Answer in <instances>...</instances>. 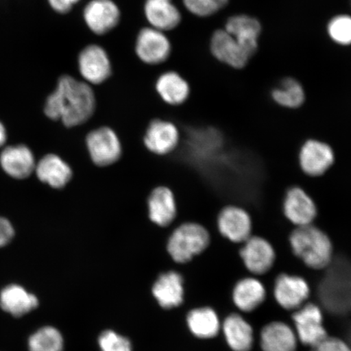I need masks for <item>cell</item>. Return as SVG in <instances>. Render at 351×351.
Returning a JSON list of instances; mask_svg holds the SVG:
<instances>
[{"label":"cell","instance_id":"16","mask_svg":"<svg viewBox=\"0 0 351 351\" xmlns=\"http://www.w3.org/2000/svg\"><path fill=\"white\" fill-rule=\"evenodd\" d=\"M148 217L155 225L165 228L172 225L177 217V203L168 187L154 189L147 199Z\"/></svg>","mask_w":351,"mask_h":351},{"label":"cell","instance_id":"6","mask_svg":"<svg viewBox=\"0 0 351 351\" xmlns=\"http://www.w3.org/2000/svg\"><path fill=\"white\" fill-rule=\"evenodd\" d=\"M292 320L295 326L293 330L302 345L313 348L328 336L324 326L322 311L313 302L305 304L295 311Z\"/></svg>","mask_w":351,"mask_h":351},{"label":"cell","instance_id":"32","mask_svg":"<svg viewBox=\"0 0 351 351\" xmlns=\"http://www.w3.org/2000/svg\"><path fill=\"white\" fill-rule=\"evenodd\" d=\"M99 344L101 351H132L130 341L112 330L102 332Z\"/></svg>","mask_w":351,"mask_h":351},{"label":"cell","instance_id":"23","mask_svg":"<svg viewBox=\"0 0 351 351\" xmlns=\"http://www.w3.org/2000/svg\"><path fill=\"white\" fill-rule=\"evenodd\" d=\"M223 336L232 351H252L254 342L251 324L239 314H231L222 324Z\"/></svg>","mask_w":351,"mask_h":351},{"label":"cell","instance_id":"30","mask_svg":"<svg viewBox=\"0 0 351 351\" xmlns=\"http://www.w3.org/2000/svg\"><path fill=\"white\" fill-rule=\"evenodd\" d=\"M328 34L332 41L342 46L351 44V16L339 15L329 21Z\"/></svg>","mask_w":351,"mask_h":351},{"label":"cell","instance_id":"20","mask_svg":"<svg viewBox=\"0 0 351 351\" xmlns=\"http://www.w3.org/2000/svg\"><path fill=\"white\" fill-rule=\"evenodd\" d=\"M266 296L265 285L254 276L239 280L232 293L237 308L245 313H251L258 308L265 301Z\"/></svg>","mask_w":351,"mask_h":351},{"label":"cell","instance_id":"26","mask_svg":"<svg viewBox=\"0 0 351 351\" xmlns=\"http://www.w3.org/2000/svg\"><path fill=\"white\" fill-rule=\"evenodd\" d=\"M38 306V298L21 285H8L0 293V306L13 317H23Z\"/></svg>","mask_w":351,"mask_h":351},{"label":"cell","instance_id":"5","mask_svg":"<svg viewBox=\"0 0 351 351\" xmlns=\"http://www.w3.org/2000/svg\"><path fill=\"white\" fill-rule=\"evenodd\" d=\"M298 160L302 173L310 178H319L335 165L336 155L331 145L322 140L309 138L302 144Z\"/></svg>","mask_w":351,"mask_h":351},{"label":"cell","instance_id":"11","mask_svg":"<svg viewBox=\"0 0 351 351\" xmlns=\"http://www.w3.org/2000/svg\"><path fill=\"white\" fill-rule=\"evenodd\" d=\"M310 293L308 283L300 276L282 274L275 280V300L285 310L295 311L300 308L308 300Z\"/></svg>","mask_w":351,"mask_h":351},{"label":"cell","instance_id":"25","mask_svg":"<svg viewBox=\"0 0 351 351\" xmlns=\"http://www.w3.org/2000/svg\"><path fill=\"white\" fill-rule=\"evenodd\" d=\"M155 89L164 103L174 107L186 103L191 91L188 82L176 72L162 74L156 82Z\"/></svg>","mask_w":351,"mask_h":351},{"label":"cell","instance_id":"27","mask_svg":"<svg viewBox=\"0 0 351 351\" xmlns=\"http://www.w3.org/2000/svg\"><path fill=\"white\" fill-rule=\"evenodd\" d=\"M187 323L193 335L201 339H213L221 330L218 315L210 307H201L190 311Z\"/></svg>","mask_w":351,"mask_h":351},{"label":"cell","instance_id":"18","mask_svg":"<svg viewBox=\"0 0 351 351\" xmlns=\"http://www.w3.org/2000/svg\"><path fill=\"white\" fill-rule=\"evenodd\" d=\"M210 51L216 58L234 69H243L250 57L239 43L226 29L215 32L210 40Z\"/></svg>","mask_w":351,"mask_h":351},{"label":"cell","instance_id":"29","mask_svg":"<svg viewBox=\"0 0 351 351\" xmlns=\"http://www.w3.org/2000/svg\"><path fill=\"white\" fill-rule=\"evenodd\" d=\"M28 348L29 351H63V336L54 327H43L30 336Z\"/></svg>","mask_w":351,"mask_h":351},{"label":"cell","instance_id":"33","mask_svg":"<svg viewBox=\"0 0 351 351\" xmlns=\"http://www.w3.org/2000/svg\"><path fill=\"white\" fill-rule=\"evenodd\" d=\"M311 351H351L350 346L339 337L328 336Z\"/></svg>","mask_w":351,"mask_h":351},{"label":"cell","instance_id":"22","mask_svg":"<svg viewBox=\"0 0 351 351\" xmlns=\"http://www.w3.org/2000/svg\"><path fill=\"white\" fill-rule=\"evenodd\" d=\"M152 293L163 308L171 309L181 305L184 295L182 276L176 271L161 274L153 285Z\"/></svg>","mask_w":351,"mask_h":351},{"label":"cell","instance_id":"14","mask_svg":"<svg viewBox=\"0 0 351 351\" xmlns=\"http://www.w3.org/2000/svg\"><path fill=\"white\" fill-rule=\"evenodd\" d=\"M83 17L92 32L102 35L119 23L121 12L112 0H92L84 8Z\"/></svg>","mask_w":351,"mask_h":351},{"label":"cell","instance_id":"21","mask_svg":"<svg viewBox=\"0 0 351 351\" xmlns=\"http://www.w3.org/2000/svg\"><path fill=\"white\" fill-rule=\"evenodd\" d=\"M0 165L10 177L23 179L34 172L36 162L32 152L27 147L19 145L4 149L0 156Z\"/></svg>","mask_w":351,"mask_h":351},{"label":"cell","instance_id":"7","mask_svg":"<svg viewBox=\"0 0 351 351\" xmlns=\"http://www.w3.org/2000/svg\"><path fill=\"white\" fill-rule=\"evenodd\" d=\"M282 213L293 226L313 225L318 217V206L308 192L300 186L287 189L282 201Z\"/></svg>","mask_w":351,"mask_h":351},{"label":"cell","instance_id":"31","mask_svg":"<svg viewBox=\"0 0 351 351\" xmlns=\"http://www.w3.org/2000/svg\"><path fill=\"white\" fill-rule=\"evenodd\" d=\"M183 3L192 14L205 17L221 10L229 3V0H183Z\"/></svg>","mask_w":351,"mask_h":351},{"label":"cell","instance_id":"35","mask_svg":"<svg viewBox=\"0 0 351 351\" xmlns=\"http://www.w3.org/2000/svg\"><path fill=\"white\" fill-rule=\"evenodd\" d=\"M14 236V230L7 219L0 217V247L10 243Z\"/></svg>","mask_w":351,"mask_h":351},{"label":"cell","instance_id":"28","mask_svg":"<svg viewBox=\"0 0 351 351\" xmlns=\"http://www.w3.org/2000/svg\"><path fill=\"white\" fill-rule=\"evenodd\" d=\"M271 98L279 106L297 109L304 105L306 94L304 87L295 78L288 77L271 91Z\"/></svg>","mask_w":351,"mask_h":351},{"label":"cell","instance_id":"24","mask_svg":"<svg viewBox=\"0 0 351 351\" xmlns=\"http://www.w3.org/2000/svg\"><path fill=\"white\" fill-rule=\"evenodd\" d=\"M144 12L152 27L163 32L175 29L182 20L172 0H147Z\"/></svg>","mask_w":351,"mask_h":351},{"label":"cell","instance_id":"10","mask_svg":"<svg viewBox=\"0 0 351 351\" xmlns=\"http://www.w3.org/2000/svg\"><path fill=\"white\" fill-rule=\"evenodd\" d=\"M78 69L84 82L100 86L112 74V65L106 51L99 45H89L78 56Z\"/></svg>","mask_w":351,"mask_h":351},{"label":"cell","instance_id":"37","mask_svg":"<svg viewBox=\"0 0 351 351\" xmlns=\"http://www.w3.org/2000/svg\"><path fill=\"white\" fill-rule=\"evenodd\" d=\"M203 121H204V120H203ZM207 122H210V121H207ZM210 123H215V122H210Z\"/></svg>","mask_w":351,"mask_h":351},{"label":"cell","instance_id":"13","mask_svg":"<svg viewBox=\"0 0 351 351\" xmlns=\"http://www.w3.org/2000/svg\"><path fill=\"white\" fill-rule=\"evenodd\" d=\"M171 53V44L163 32L155 28H144L136 41V54L143 62L159 64L165 62Z\"/></svg>","mask_w":351,"mask_h":351},{"label":"cell","instance_id":"12","mask_svg":"<svg viewBox=\"0 0 351 351\" xmlns=\"http://www.w3.org/2000/svg\"><path fill=\"white\" fill-rule=\"evenodd\" d=\"M180 134L173 122L154 119L147 126L143 143L147 150L156 156L169 155L178 147Z\"/></svg>","mask_w":351,"mask_h":351},{"label":"cell","instance_id":"8","mask_svg":"<svg viewBox=\"0 0 351 351\" xmlns=\"http://www.w3.org/2000/svg\"><path fill=\"white\" fill-rule=\"evenodd\" d=\"M86 145L93 163L98 167L112 165L120 160L122 147L115 131L103 126L87 134Z\"/></svg>","mask_w":351,"mask_h":351},{"label":"cell","instance_id":"3","mask_svg":"<svg viewBox=\"0 0 351 351\" xmlns=\"http://www.w3.org/2000/svg\"><path fill=\"white\" fill-rule=\"evenodd\" d=\"M209 231L199 223L186 222L180 225L167 241V252L178 265H186L207 251L210 244Z\"/></svg>","mask_w":351,"mask_h":351},{"label":"cell","instance_id":"1","mask_svg":"<svg viewBox=\"0 0 351 351\" xmlns=\"http://www.w3.org/2000/svg\"><path fill=\"white\" fill-rule=\"evenodd\" d=\"M95 108L93 86L70 74H63L57 80L55 89L47 96L43 113L47 119L73 128L89 121Z\"/></svg>","mask_w":351,"mask_h":351},{"label":"cell","instance_id":"15","mask_svg":"<svg viewBox=\"0 0 351 351\" xmlns=\"http://www.w3.org/2000/svg\"><path fill=\"white\" fill-rule=\"evenodd\" d=\"M34 171L39 181L53 190H62L73 178L71 167L53 153L43 156Z\"/></svg>","mask_w":351,"mask_h":351},{"label":"cell","instance_id":"2","mask_svg":"<svg viewBox=\"0 0 351 351\" xmlns=\"http://www.w3.org/2000/svg\"><path fill=\"white\" fill-rule=\"evenodd\" d=\"M289 243L293 254L311 269H326L332 261L331 239L313 223L295 228L289 236Z\"/></svg>","mask_w":351,"mask_h":351},{"label":"cell","instance_id":"34","mask_svg":"<svg viewBox=\"0 0 351 351\" xmlns=\"http://www.w3.org/2000/svg\"><path fill=\"white\" fill-rule=\"evenodd\" d=\"M51 10L59 15H67L80 0H47Z\"/></svg>","mask_w":351,"mask_h":351},{"label":"cell","instance_id":"9","mask_svg":"<svg viewBox=\"0 0 351 351\" xmlns=\"http://www.w3.org/2000/svg\"><path fill=\"white\" fill-rule=\"evenodd\" d=\"M239 256L245 269L254 276L265 275L273 269L276 253L269 240L261 236L252 235L241 244Z\"/></svg>","mask_w":351,"mask_h":351},{"label":"cell","instance_id":"19","mask_svg":"<svg viewBox=\"0 0 351 351\" xmlns=\"http://www.w3.org/2000/svg\"><path fill=\"white\" fill-rule=\"evenodd\" d=\"M298 337L293 328L282 322H273L262 328V351H297Z\"/></svg>","mask_w":351,"mask_h":351},{"label":"cell","instance_id":"17","mask_svg":"<svg viewBox=\"0 0 351 351\" xmlns=\"http://www.w3.org/2000/svg\"><path fill=\"white\" fill-rule=\"evenodd\" d=\"M225 29L236 39L250 58L256 54L261 33V25L258 20L247 15L234 16L227 21Z\"/></svg>","mask_w":351,"mask_h":351},{"label":"cell","instance_id":"4","mask_svg":"<svg viewBox=\"0 0 351 351\" xmlns=\"http://www.w3.org/2000/svg\"><path fill=\"white\" fill-rule=\"evenodd\" d=\"M216 226L218 234L232 244H243L252 235V215L240 205L229 204L219 210Z\"/></svg>","mask_w":351,"mask_h":351},{"label":"cell","instance_id":"36","mask_svg":"<svg viewBox=\"0 0 351 351\" xmlns=\"http://www.w3.org/2000/svg\"><path fill=\"white\" fill-rule=\"evenodd\" d=\"M7 140L6 130L4 128L3 125L0 122V147L3 146Z\"/></svg>","mask_w":351,"mask_h":351}]
</instances>
